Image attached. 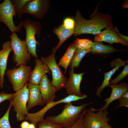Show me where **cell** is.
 <instances>
[{"label": "cell", "mask_w": 128, "mask_h": 128, "mask_svg": "<svg viewBox=\"0 0 128 128\" xmlns=\"http://www.w3.org/2000/svg\"></svg>", "instance_id": "cell-39"}, {"label": "cell", "mask_w": 128, "mask_h": 128, "mask_svg": "<svg viewBox=\"0 0 128 128\" xmlns=\"http://www.w3.org/2000/svg\"><path fill=\"white\" fill-rule=\"evenodd\" d=\"M30 123L26 121H23L21 124L20 128H28Z\"/></svg>", "instance_id": "cell-34"}, {"label": "cell", "mask_w": 128, "mask_h": 128, "mask_svg": "<svg viewBox=\"0 0 128 128\" xmlns=\"http://www.w3.org/2000/svg\"><path fill=\"white\" fill-rule=\"evenodd\" d=\"M32 71L30 66L22 65L6 71V75L14 91L16 92L20 89L29 81Z\"/></svg>", "instance_id": "cell-6"}, {"label": "cell", "mask_w": 128, "mask_h": 128, "mask_svg": "<svg viewBox=\"0 0 128 128\" xmlns=\"http://www.w3.org/2000/svg\"><path fill=\"white\" fill-rule=\"evenodd\" d=\"M9 37L13 51V61L16 64L15 67L26 65L30 60L31 56L25 41L22 40L16 33H12Z\"/></svg>", "instance_id": "cell-4"}, {"label": "cell", "mask_w": 128, "mask_h": 128, "mask_svg": "<svg viewBox=\"0 0 128 128\" xmlns=\"http://www.w3.org/2000/svg\"><path fill=\"white\" fill-rule=\"evenodd\" d=\"M127 2H128V1H125L122 4V7H123V8H128V3Z\"/></svg>", "instance_id": "cell-36"}, {"label": "cell", "mask_w": 128, "mask_h": 128, "mask_svg": "<svg viewBox=\"0 0 128 128\" xmlns=\"http://www.w3.org/2000/svg\"><path fill=\"white\" fill-rule=\"evenodd\" d=\"M90 49L83 50L77 48L69 64L70 70L74 71L73 69L75 67L77 68L79 66L84 57L87 53L90 52Z\"/></svg>", "instance_id": "cell-23"}, {"label": "cell", "mask_w": 128, "mask_h": 128, "mask_svg": "<svg viewBox=\"0 0 128 128\" xmlns=\"http://www.w3.org/2000/svg\"><path fill=\"white\" fill-rule=\"evenodd\" d=\"M116 29L106 28L100 34L95 35L94 41H104L112 44L114 43L121 44L128 46V42L121 39L119 36Z\"/></svg>", "instance_id": "cell-16"}, {"label": "cell", "mask_w": 128, "mask_h": 128, "mask_svg": "<svg viewBox=\"0 0 128 128\" xmlns=\"http://www.w3.org/2000/svg\"><path fill=\"white\" fill-rule=\"evenodd\" d=\"M56 47H54L52 54L48 57H40L41 59L48 67L51 72V83L56 92L63 88H65L68 79L64 75L59 66L57 64L55 59Z\"/></svg>", "instance_id": "cell-3"}, {"label": "cell", "mask_w": 128, "mask_h": 128, "mask_svg": "<svg viewBox=\"0 0 128 128\" xmlns=\"http://www.w3.org/2000/svg\"><path fill=\"white\" fill-rule=\"evenodd\" d=\"M116 31L118 35L120 38L122 40L128 42V37L120 33L116 29Z\"/></svg>", "instance_id": "cell-33"}, {"label": "cell", "mask_w": 128, "mask_h": 128, "mask_svg": "<svg viewBox=\"0 0 128 128\" xmlns=\"http://www.w3.org/2000/svg\"><path fill=\"white\" fill-rule=\"evenodd\" d=\"M16 15L11 0H4L0 4V22L5 24L12 33L19 32L23 27L22 20L18 26L14 25L13 17Z\"/></svg>", "instance_id": "cell-8"}, {"label": "cell", "mask_w": 128, "mask_h": 128, "mask_svg": "<svg viewBox=\"0 0 128 128\" xmlns=\"http://www.w3.org/2000/svg\"><path fill=\"white\" fill-rule=\"evenodd\" d=\"M84 74V73H76L74 72V71L69 72V77L65 87L68 95L81 96L85 94L81 92L80 88L82 76Z\"/></svg>", "instance_id": "cell-13"}, {"label": "cell", "mask_w": 128, "mask_h": 128, "mask_svg": "<svg viewBox=\"0 0 128 128\" xmlns=\"http://www.w3.org/2000/svg\"><path fill=\"white\" fill-rule=\"evenodd\" d=\"M23 27L26 32L25 41L28 52L36 59L38 58L36 52L37 44L39 43L36 40L35 36L38 34L41 30V25L38 22H34L29 19L23 21Z\"/></svg>", "instance_id": "cell-9"}, {"label": "cell", "mask_w": 128, "mask_h": 128, "mask_svg": "<svg viewBox=\"0 0 128 128\" xmlns=\"http://www.w3.org/2000/svg\"><path fill=\"white\" fill-rule=\"evenodd\" d=\"M90 49V53L102 55L109 54L116 52L127 51L117 49L111 45H105L102 42L97 41L93 42Z\"/></svg>", "instance_id": "cell-20"}, {"label": "cell", "mask_w": 128, "mask_h": 128, "mask_svg": "<svg viewBox=\"0 0 128 128\" xmlns=\"http://www.w3.org/2000/svg\"><path fill=\"white\" fill-rule=\"evenodd\" d=\"M49 1L46 0H30L25 5L23 13L31 14L37 18L41 19L47 12Z\"/></svg>", "instance_id": "cell-11"}, {"label": "cell", "mask_w": 128, "mask_h": 128, "mask_svg": "<svg viewBox=\"0 0 128 128\" xmlns=\"http://www.w3.org/2000/svg\"><path fill=\"white\" fill-rule=\"evenodd\" d=\"M14 93H7L2 91L0 93V103L8 100L10 101L12 98Z\"/></svg>", "instance_id": "cell-31"}, {"label": "cell", "mask_w": 128, "mask_h": 128, "mask_svg": "<svg viewBox=\"0 0 128 128\" xmlns=\"http://www.w3.org/2000/svg\"><path fill=\"white\" fill-rule=\"evenodd\" d=\"M3 86V84L2 83L1 77L0 76V87L2 88Z\"/></svg>", "instance_id": "cell-38"}, {"label": "cell", "mask_w": 128, "mask_h": 128, "mask_svg": "<svg viewBox=\"0 0 128 128\" xmlns=\"http://www.w3.org/2000/svg\"><path fill=\"white\" fill-rule=\"evenodd\" d=\"M118 100L119 101V105L115 108V109L122 106H124L128 108V98H126L121 97Z\"/></svg>", "instance_id": "cell-32"}, {"label": "cell", "mask_w": 128, "mask_h": 128, "mask_svg": "<svg viewBox=\"0 0 128 128\" xmlns=\"http://www.w3.org/2000/svg\"><path fill=\"white\" fill-rule=\"evenodd\" d=\"M100 128H112L108 124V123H106L103 124Z\"/></svg>", "instance_id": "cell-35"}, {"label": "cell", "mask_w": 128, "mask_h": 128, "mask_svg": "<svg viewBox=\"0 0 128 128\" xmlns=\"http://www.w3.org/2000/svg\"><path fill=\"white\" fill-rule=\"evenodd\" d=\"M35 62V66L32 70L28 82L30 83L38 85L41 79L46 73L50 74V70L41 59H36Z\"/></svg>", "instance_id": "cell-17"}, {"label": "cell", "mask_w": 128, "mask_h": 128, "mask_svg": "<svg viewBox=\"0 0 128 128\" xmlns=\"http://www.w3.org/2000/svg\"><path fill=\"white\" fill-rule=\"evenodd\" d=\"M37 125V128H64L63 126L51 123L46 119Z\"/></svg>", "instance_id": "cell-28"}, {"label": "cell", "mask_w": 128, "mask_h": 128, "mask_svg": "<svg viewBox=\"0 0 128 128\" xmlns=\"http://www.w3.org/2000/svg\"><path fill=\"white\" fill-rule=\"evenodd\" d=\"M93 102L83 104L78 106L73 105L72 102L65 103L60 114L56 116L48 117L46 119L63 127L71 126L78 120L86 107Z\"/></svg>", "instance_id": "cell-2"}, {"label": "cell", "mask_w": 128, "mask_h": 128, "mask_svg": "<svg viewBox=\"0 0 128 128\" xmlns=\"http://www.w3.org/2000/svg\"><path fill=\"white\" fill-rule=\"evenodd\" d=\"M74 42L77 48L83 50L90 49L93 43L92 40L88 38H76Z\"/></svg>", "instance_id": "cell-25"}, {"label": "cell", "mask_w": 128, "mask_h": 128, "mask_svg": "<svg viewBox=\"0 0 128 128\" xmlns=\"http://www.w3.org/2000/svg\"><path fill=\"white\" fill-rule=\"evenodd\" d=\"M90 108L87 110L83 119L86 128H100L103 124L108 123L110 119L107 110L98 111L95 113Z\"/></svg>", "instance_id": "cell-10"}, {"label": "cell", "mask_w": 128, "mask_h": 128, "mask_svg": "<svg viewBox=\"0 0 128 128\" xmlns=\"http://www.w3.org/2000/svg\"><path fill=\"white\" fill-rule=\"evenodd\" d=\"M27 83L21 89L16 92L12 98L9 101L11 107H14V110L16 113V119L18 122L24 121L28 113L27 107L29 93Z\"/></svg>", "instance_id": "cell-5"}, {"label": "cell", "mask_w": 128, "mask_h": 128, "mask_svg": "<svg viewBox=\"0 0 128 128\" xmlns=\"http://www.w3.org/2000/svg\"><path fill=\"white\" fill-rule=\"evenodd\" d=\"M53 31L58 36L59 42L56 47V51L68 38L74 34L75 28L69 29L65 28L63 24L54 29Z\"/></svg>", "instance_id": "cell-21"}, {"label": "cell", "mask_w": 128, "mask_h": 128, "mask_svg": "<svg viewBox=\"0 0 128 128\" xmlns=\"http://www.w3.org/2000/svg\"><path fill=\"white\" fill-rule=\"evenodd\" d=\"M12 51L10 41L5 42L2 45V49L0 50V76L3 84L4 83V78L7 69L8 57Z\"/></svg>", "instance_id": "cell-19"}, {"label": "cell", "mask_w": 128, "mask_h": 128, "mask_svg": "<svg viewBox=\"0 0 128 128\" xmlns=\"http://www.w3.org/2000/svg\"><path fill=\"white\" fill-rule=\"evenodd\" d=\"M42 100L45 104L54 101L56 90L46 74L41 79L39 84Z\"/></svg>", "instance_id": "cell-14"}, {"label": "cell", "mask_w": 128, "mask_h": 128, "mask_svg": "<svg viewBox=\"0 0 128 128\" xmlns=\"http://www.w3.org/2000/svg\"><path fill=\"white\" fill-rule=\"evenodd\" d=\"M108 86L112 88L111 94L110 97L106 98L104 101L105 105L101 108L95 109L93 108L90 109L94 111L107 110L110 104L114 101L118 99L128 90V85L127 83L123 82L118 85L109 84Z\"/></svg>", "instance_id": "cell-12"}, {"label": "cell", "mask_w": 128, "mask_h": 128, "mask_svg": "<svg viewBox=\"0 0 128 128\" xmlns=\"http://www.w3.org/2000/svg\"><path fill=\"white\" fill-rule=\"evenodd\" d=\"M77 47L73 43H71L66 52L60 59L58 64L65 69V73L67 68L69 65Z\"/></svg>", "instance_id": "cell-22"}, {"label": "cell", "mask_w": 128, "mask_h": 128, "mask_svg": "<svg viewBox=\"0 0 128 128\" xmlns=\"http://www.w3.org/2000/svg\"><path fill=\"white\" fill-rule=\"evenodd\" d=\"M127 63V61H124L120 58L116 59L110 62L111 66L112 67L114 66L115 67L109 72L104 73V78L103 82L101 85L97 88L95 92L96 95L97 97H101V91L105 87L110 84L109 81L112 76L120 67L124 66Z\"/></svg>", "instance_id": "cell-18"}, {"label": "cell", "mask_w": 128, "mask_h": 128, "mask_svg": "<svg viewBox=\"0 0 128 128\" xmlns=\"http://www.w3.org/2000/svg\"><path fill=\"white\" fill-rule=\"evenodd\" d=\"M30 0H11L16 15L21 18L24 7Z\"/></svg>", "instance_id": "cell-24"}, {"label": "cell", "mask_w": 128, "mask_h": 128, "mask_svg": "<svg viewBox=\"0 0 128 128\" xmlns=\"http://www.w3.org/2000/svg\"><path fill=\"white\" fill-rule=\"evenodd\" d=\"M28 90V96L27 107L28 111L37 105L44 106L39 85L29 83L27 84Z\"/></svg>", "instance_id": "cell-15"}, {"label": "cell", "mask_w": 128, "mask_h": 128, "mask_svg": "<svg viewBox=\"0 0 128 128\" xmlns=\"http://www.w3.org/2000/svg\"><path fill=\"white\" fill-rule=\"evenodd\" d=\"M11 107L10 104L5 114L0 119V128H11L9 121V113Z\"/></svg>", "instance_id": "cell-26"}, {"label": "cell", "mask_w": 128, "mask_h": 128, "mask_svg": "<svg viewBox=\"0 0 128 128\" xmlns=\"http://www.w3.org/2000/svg\"><path fill=\"white\" fill-rule=\"evenodd\" d=\"M87 96L85 94L81 96L74 95H69L65 97L56 101L50 102L39 111L34 113L28 112L25 117L24 120H28L35 126L37 125L39 122L44 120V116L48 110L56 105L61 103H67L83 99L86 98Z\"/></svg>", "instance_id": "cell-7"}, {"label": "cell", "mask_w": 128, "mask_h": 128, "mask_svg": "<svg viewBox=\"0 0 128 128\" xmlns=\"http://www.w3.org/2000/svg\"><path fill=\"white\" fill-rule=\"evenodd\" d=\"M97 7L91 15V19L87 20L82 16L79 11L76 12L73 19L75 22L74 36L90 34L104 28L115 29L113 25L112 16L98 11Z\"/></svg>", "instance_id": "cell-1"}, {"label": "cell", "mask_w": 128, "mask_h": 128, "mask_svg": "<svg viewBox=\"0 0 128 128\" xmlns=\"http://www.w3.org/2000/svg\"><path fill=\"white\" fill-rule=\"evenodd\" d=\"M36 126L32 123H30L28 128H36Z\"/></svg>", "instance_id": "cell-37"}, {"label": "cell", "mask_w": 128, "mask_h": 128, "mask_svg": "<svg viewBox=\"0 0 128 128\" xmlns=\"http://www.w3.org/2000/svg\"><path fill=\"white\" fill-rule=\"evenodd\" d=\"M87 109H85L82 112L78 120L73 125L69 126L64 127V128H86L83 122V117L87 111Z\"/></svg>", "instance_id": "cell-29"}, {"label": "cell", "mask_w": 128, "mask_h": 128, "mask_svg": "<svg viewBox=\"0 0 128 128\" xmlns=\"http://www.w3.org/2000/svg\"><path fill=\"white\" fill-rule=\"evenodd\" d=\"M128 74V64L124 65L122 71L115 78L109 82L110 84L117 85L119 82L123 79Z\"/></svg>", "instance_id": "cell-27"}, {"label": "cell", "mask_w": 128, "mask_h": 128, "mask_svg": "<svg viewBox=\"0 0 128 128\" xmlns=\"http://www.w3.org/2000/svg\"><path fill=\"white\" fill-rule=\"evenodd\" d=\"M63 25L65 28L67 29H72L75 28V22L72 18L68 17L65 18Z\"/></svg>", "instance_id": "cell-30"}, {"label": "cell", "mask_w": 128, "mask_h": 128, "mask_svg": "<svg viewBox=\"0 0 128 128\" xmlns=\"http://www.w3.org/2000/svg\"></svg>", "instance_id": "cell-40"}]
</instances>
